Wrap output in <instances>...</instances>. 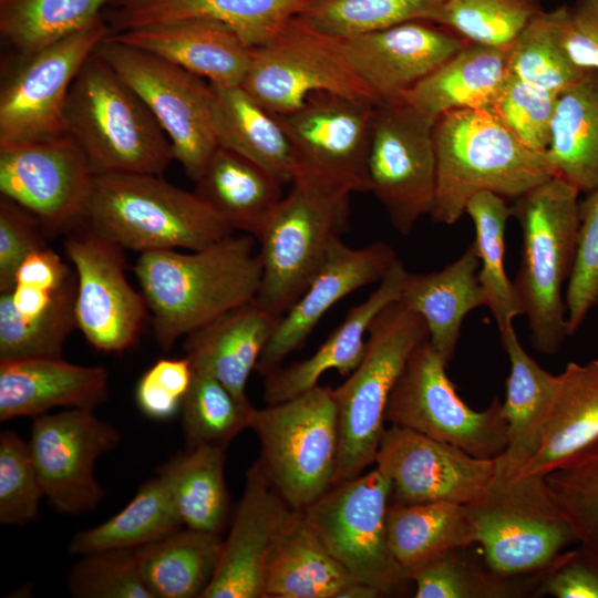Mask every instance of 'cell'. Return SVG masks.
<instances>
[{
	"label": "cell",
	"mask_w": 598,
	"mask_h": 598,
	"mask_svg": "<svg viewBox=\"0 0 598 598\" xmlns=\"http://www.w3.org/2000/svg\"><path fill=\"white\" fill-rule=\"evenodd\" d=\"M447 363L429 339L411 353L385 408V423L453 444L480 458H496L508 445L503 402L471 409L457 394Z\"/></svg>",
	"instance_id": "12"
},
{
	"label": "cell",
	"mask_w": 598,
	"mask_h": 598,
	"mask_svg": "<svg viewBox=\"0 0 598 598\" xmlns=\"http://www.w3.org/2000/svg\"><path fill=\"white\" fill-rule=\"evenodd\" d=\"M465 507L484 561L503 576L543 571L578 544L545 476L495 475L487 491Z\"/></svg>",
	"instance_id": "8"
},
{
	"label": "cell",
	"mask_w": 598,
	"mask_h": 598,
	"mask_svg": "<svg viewBox=\"0 0 598 598\" xmlns=\"http://www.w3.org/2000/svg\"><path fill=\"white\" fill-rule=\"evenodd\" d=\"M374 464L391 482L393 504L401 505H466L487 491L496 470L495 458L475 457L453 444L391 424L382 433Z\"/></svg>",
	"instance_id": "20"
},
{
	"label": "cell",
	"mask_w": 598,
	"mask_h": 598,
	"mask_svg": "<svg viewBox=\"0 0 598 598\" xmlns=\"http://www.w3.org/2000/svg\"><path fill=\"white\" fill-rule=\"evenodd\" d=\"M382 596V592L378 588L367 582L354 580L338 595V598H377Z\"/></svg>",
	"instance_id": "58"
},
{
	"label": "cell",
	"mask_w": 598,
	"mask_h": 598,
	"mask_svg": "<svg viewBox=\"0 0 598 598\" xmlns=\"http://www.w3.org/2000/svg\"><path fill=\"white\" fill-rule=\"evenodd\" d=\"M352 68L378 102L402 100L468 42L427 20H411L342 40Z\"/></svg>",
	"instance_id": "21"
},
{
	"label": "cell",
	"mask_w": 598,
	"mask_h": 598,
	"mask_svg": "<svg viewBox=\"0 0 598 598\" xmlns=\"http://www.w3.org/2000/svg\"><path fill=\"white\" fill-rule=\"evenodd\" d=\"M436 188L431 218L453 225L468 200L489 192L516 199L553 177L545 154L525 147L488 110H457L433 126Z\"/></svg>",
	"instance_id": "2"
},
{
	"label": "cell",
	"mask_w": 598,
	"mask_h": 598,
	"mask_svg": "<svg viewBox=\"0 0 598 598\" xmlns=\"http://www.w3.org/2000/svg\"><path fill=\"white\" fill-rule=\"evenodd\" d=\"M109 398L103 367L79 365L61 358L0 362V420L47 413L53 408L94 410Z\"/></svg>",
	"instance_id": "27"
},
{
	"label": "cell",
	"mask_w": 598,
	"mask_h": 598,
	"mask_svg": "<svg viewBox=\"0 0 598 598\" xmlns=\"http://www.w3.org/2000/svg\"><path fill=\"white\" fill-rule=\"evenodd\" d=\"M453 549L409 575L416 598H515L536 594L540 582L539 571L509 577L482 566L467 549Z\"/></svg>",
	"instance_id": "43"
},
{
	"label": "cell",
	"mask_w": 598,
	"mask_h": 598,
	"mask_svg": "<svg viewBox=\"0 0 598 598\" xmlns=\"http://www.w3.org/2000/svg\"><path fill=\"white\" fill-rule=\"evenodd\" d=\"M68 587L78 598H154L143 579L136 548L83 555L69 573Z\"/></svg>",
	"instance_id": "50"
},
{
	"label": "cell",
	"mask_w": 598,
	"mask_h": 598,
	"mask_svg": "<svg viewBox=\"0 0 598 598\" xmlns=\"http://www.w3.org/2000/svg\"><path fill=\"white\" fill-rule=\"evenodd\" d=\"M64 123L94 176H161L174 159L171 141L154 115L95 50L70 87Z\"/></svg>",
	"instance_id": "5"
},
{
	"label": "cell",
	"mask_w": 598,
	"mask_h": 598,
	"mask_svg": "<svg viewBox=\"0 0 598 598\" xmlns=\"http://www.w3.org/2000/svg\"><path fill=\"white\" fill-rule=\"evenodd\" d=\"M564 44L577 66L598 71V0H575L568 6Z\"/></svg>",
	"instance_id": "57"
},
{
	"label": "cell",
	"mask_w": 598,
	"mask_h": 598,
	"mask_svg": "<svg viewBox=\"0 0 598 598\" xmlns=\"http://www.w3.org/2000/svg\"><path fill=\"white\" fill-rule=\"evenodd\" d=\"M313 0H113L102 12L110 34L187 19L223 23L258 48Z\"/></svg>",
	"instance_id": "24"
},
{
	"label": "cell",
	"mask_w": 598,
	"mask_h": 598,
	"mask_svg": "<svg viewBox=\"0 0 598 598\" xmlns=\"http://www.w3.org/2000/svg\"><path fill=\"white\" fill-rule=\"evenodd\" d=\"M579 194L553 176L511 206L522 230L514 286L528 320L532 344L543 354L558 352L569 336L563 288L576 260Z\"/></svg>",
	"instance_id": "4"
},
{
	"label": "cell",
	"mask_w": 598,
	"mask_h": 598,
	"mask_svg": "<svg viewBox=\"0 0 598 598\" xmlns=\"http://www.w3.org/2000/svg\"><path fill=\"white\" fill-rule=\"evenodd\" d=\"M195 184V193L233 230H241L255 238L283 197V186L268 172L219 145Z\"/></svg>",
	"instance_id": "36"
},
{
	"label": "cell",
	"mask_w": 598,
	"mask_h": 598,
	"mask_svg": "<svg viewBox=\"0 0 598 598\" xmlns=\"http://www.w3.org/2000/svg\"><path fill=\"white\" fill-rule=\"evenodd\" d=\"M508 74V49L468 42L402 100L433 122L452 111L488 110Z\"/></svg>",
	"instance_id": "33"
},
{
	"label": "cell",
	"mask_w": 598,
	"mask_h": 598,
	"mask_svg": "<svg viewBox=\"0 0 598 598\" xmlns=\"http://www.w3.org/2000/svg\"><path fill=\"white\" fill-rule=\"evenodd\" d=\"M598 598V561L579 545L544 570L537 596Z\"/></svg>",
	"instance_id": "56"
},
{
	"label": "cell",
	"mask_w": 598,
	"mask_h": 598,
	"mask_svg": "<svg viewBox=\"0 0 598 598\" xmlns=\"http://www.w3.org/2000/svg\"><path fill=\"white\" fill-rule=\"evenodd\" d=\"M465 213L475 227L474 243L481 262L478 280L484 305L502 332L513 327L517 316L524 315L514 282L505 270V230L508 218L513 216L512 207L502 196L481 192L468 200Z\"/></svg>",
	"instance_id": "42"
},
{
	"label": "cell",
	"mask_w": 598,
	"mask_h": 598,
	"mask_svg": "<svg viewBox=\"0 0 598 598\" xmlns=\"http://www.w3.org/2000/svg\"><path fill=\"white\" fill-rule=\"evenodd\" d=\"M78 225L140 254L199 250L233 233L195 192L135 173L95 175Z\"/></svg>",
	"instance_id": "3"
},
{
	"label": "cell",
	"mask_w": 598,
	"mask_h": 598,
	"mask_svg": "<svg viewBox=\"0 0 598 598\" xmlns=\"http://www.w3.org/2000/svg\"><path fill=\"white\" fill-rule=\"evenodd\" d=\"M568 4L543 11L508 48V70L518 79L557 95L574 85L588 70L577 66L564 44Z\"/></svg>",
	"instance_id": "44"
},
{
	"label": "cell",
	"mask_w": 598,
	"mask_h": 598,
	"mask_svg": "<svg viewBox=\"0 0 598 598\" xmlns=\"http://www.w3.org/2000/svg\"><path fill=\"white\" fill-rule=\"evenodd\" d=\"M408 271L398 259L370 296L351 307L343 321L309 358L288 367H279L265 375L264 400L268 404L286 401L318 385L329 370L349 377L360 364L369 327L377 315L401 297Z\"/></svg>",
	"instance_id": "26"
},
{
	"label": "cell",
	"mask_w": 598,
	"mask_h": 598,
	"mask_svg": "<svg viewBox=\"0 0 598 598\" xmlns=\"http://www.w3.org/2000/svg\"><path fill=\"white\" fill-rule=\"evenodd\" d=\"M110 34L101 16L87 27L24 55L0 91V144L65 133L70 87Z\"/></svg>",
	"instance_id": "17"
},
{
	"label": "cell",
	"mask_w": 598,
	"mask_h": 598,
	"mask_svg": "<svg viewBox=\"0 0 598 598\" xmlns=\"http://www.w3.org/2000/svg\"><path fill=\"white\" fill-rule=\"evenodd\" d=\"M43 488L29 442L11 430L0 434V523L22 526L39 513Z\"/></svg>",
	"instance_id": "52"
},
{
	"label": "cell",
	"mask_w": 598,
	"mask_h": 598,
	"mask_svg": "<svg viewBox=\"0 0 598 598\" xmlns=\"http://www.w3.org/2000/svg\"><path fill=\"white\" fill-rule=\"evenodd\" d=\"M254 239L248 234L230 235L192 252L140 255L134 275L163 350L256 297L261 264Z\"/></svg>",
	"instance_id": "1"
},
{
	"label": "cell",
	"mask_w": 598,
	"mask_h": 598,
	"mask_svg": "<svg viewBox=\"0 0 598 598\" xmlns=\"http://www.w3.org/2000/svg\"><path fill=\"white\" fill-rule=\"evenodd\" d=\"M386 533L390 549L408 578L431 560L475 544L465 505L451 502L391 503L386 513Z\"/></svg>",
	"instance_id": "39"
},
{
	"label": "cell",
	"mask_w": 598,
	"mask_h": 598,
	"mask_svg": "<svg viewBox=\"0 0 598 598\" xmlns=\"http://www.w3.org/2000/svg\"><path fill=\"white\" fill-rule=\"evenodd\" d=\"M219 534L187 527L136 547L143 579L154 598L203 596L215 574Z\"/></svg>",
	"instance_id": "38"
},
{
	"label": "cell",
	"mask_w": 598,
	"mask_h": 598,
	"mask_svg": "<svg viewBox=\"0 0 598 598\" xmlns=\"http://www.w3.org/2000/svg\"><path fill=\"white\" fill-rule=\"evenodd\" d=\"M578 545L598 561V454L545 476Z\"/></svg>",
	"instance_id": "51"
},
{
	"label": "cell",
	"mask_w": 598,
	"mask_h": 598,
	"mask_svg": "<svg viewBox=\"0 0 598 598\" xmlns=\"http://www.w3.org/2000/svg\"><path fill=\"white\" fill-rule=\"evenodd\" d=\"M241 86L277 115L298 109L319 92L379 103L352 68L342 40L315 30L298 17L254 49Z\"/></svg>",
	"instance_id": "14"
},
{
	"label": "cell",
	"mask_w": 598,
	"mask_h": 598,
	"mask_svg": "<svg viewBox=\"0 0 598 598\" xmlns=\"http://www.w3.org/2000/svg\"><path fill=\"white\" fill-rule=\"evenodd\" d=\"M249 429L259 440L255 462L280 497L303 511L333 486L339 454L333 389H312L262 409L252 408Z\"/></svg>",
	"instance_id": "7"
},
{
	"label": "cell",
	"mask_w": 598,
	"mask_h": 598,
	"mask_svg": "<svg viewBox=\"0 0 598 598\" xmlns=\"http://www.w3.org/2000/svg\"><path fill=\"white\" fill-rule=\"evenodd\" d=\"M396 260L395 250L384 241L352 248L337 239L305 292L279 319L255 370L265 377L279 368L332 306L362 287L380 282Z\"/></svg>",
	"instance_id": "23"
},
{
	"label": "cell",
	"mask_w": 598,
	"mask_h": 598,
	"mask_svg": "<svg viewBox=\"0 0 598 598\" xmlns=\"http://www.w3.org/2000/svg\"><path fill=\"white\" fill-rule=\"evenodd\" d=\"M41 221L17 203L0 199V292L9 290L18 268L32 252L47 247Z\"/></svg>",
	"instance_id": "55"
},
{
	"label": "cell",
	"mask_w": 598,
	"mask_h": 598,
	"mask_svg": "<svg viewBox=\"0 0 598 598\" xmlns=\"http://www.w3.org/2000/svg\"><path fill=\"white\" fill-rule=\"evenodd\" d=\"M350 228V195L315 196L292 186L266 218L256 239L261 280L255 301L282 317Z\"/></svg>",
	"instance_id": "10"
},
{
	"label": "cell",
	"mask_w": 598,
	"mask_h": 598,
	"mask_svg": "<svg viewBox=\"0 0 598 598\" xmlns=\"http://www.w3.org/2000/svg\"><path fill=\"white\" fill-rule=\"evenodd\" d=\"M538 445L517 476H546L598 454V360L569 362Z\"/></svg>",
	"instance_id": "28"
},
{
	"label": "cell",
	"mask_w": 598,
	"mask_h": 598,
	"mask_svg": "<svg viewBox=\"0 0 598 598\" xmlns=\"http://www.w3.org/2000/svg\"><path fill=\"white\" fill-rule=\"evenodd\" d=\"M76 276L60 286L16 281L0 292V362L61 358L76 328Z\"/></svg>",
	"instance_id": "29"
},
{
	"label": "cell",
	"mask_w": 598,
	"mask_h": 598,
	"mask_svg": "<svg viewBox=\"0 0 598 598\" xmlns=\"http://www.w3.org/2000/svg\"><path fill=\"white\" fill-rule=\"evenodd\" d=\"M113 0H0V32L22 56L91 24Z\"/></svg>",
	"instance_id": "45"
},
{
	"label": "cell",
	"mask_w": 598,
	"mask_h": 598,
	"mask_svg": "<svg viewBox=\"0 0 598 598\" xmlns=\"http://www.w3.org/2000/svg\"><path fill=\"white\" fill-rule=\"evenodd\" d=\"M225 461L226 447L200 445L157 468L184 527L216 534L224 528L230 511Z\"/></svg>",
	"instance_id": "40"
},
{
	"label": "cell",
	"mask_w": 598,
	"mask_h": 598,
	"mask_svg": "<svg viewBox=\"0 0 598 598\" xmlns=\"http://www.w3.org/2000/svg\"><path fill=\"white\" fill-rule=\"evenodd\" d=\"M193 365L184 358L157 360L137 382L135 400L137 408L147 417L167 420L181 410L192 380Z\"/></svg>",
	"instance_id": "54"
},
{
	"label": "cell",
	"mask_w": 598,
	"mask_h": 598,
	"mask_svg": "<svg viewBox=\"0 0 598 598\" xmlns=\"http://www.w3.org/2000/svg\"><path fill=\"white\" fill-rule=\"evenodd\" d=\"M432 120L403 100L374 107L368 161L370 193L400 234L430 215L436 188Z\"/></svg>",
	"instance_id": "15"
},
{
	"label": "cell",
	"mask_w": 598,
	"mask_h": 598,
	"mask_svg": "<svg viewBox=\"0 0 598 598\" xmlns=\"http://www.w3.org/2000/svg\"><path fill=\"white\" fill-rule=\"evenodd\" d=\"M93 177L66 132L0 144L1 195L33 214L48 234L79 224Z\"/></svg>",
	"instance_id": "16"
},
{
	"label": "cell",
	"mask_w": 598,
	"mask_h": 598,
	"mask_svg": "<svg viewBox=\"0 0 598 598\" xmlns=\"http://www.w3.org/2000/svg\"><path fill=\"white\" fill-rule=\"evenodd\" d=\"M210 85L218 145L257 164L282 186L292 184L293 154L279 116L257 102L241 85Z\"/></svg>",
	"instance_id": "34"
},
{
	"label": "cell",
	"mask_w": 598,
	"mask_h": 598,
	"mask_svg": "<svg viewBox=\"0 0 598 598\" xmlns=\"http://www.w3.org/2000/svg\"><path fill=\"white\" fill-rule=\"evenodd\" d=\"M499 333L511 364L503 402L508 445L495 458V475L513 477L538 445L558 389L559 377L543 369L525 351L514 327Z\"/></svg>",
	"instance_id": "32"
},
{
	"label": "cell",
	"mask_w": 598,
	"mask_h": 598,
	"mask_svg": "<svg viewBox=\"0 0 598 598\" xmlns=\"http://www.w3.org/2000/svg\"><path fill=\"white\" fill-rule=\"evenodd\" d=\"M480 257L475 243L452 264L427 274L408 272L400 301L420 315L429 341L448 363L455 353L463 320L485 306L478 280Z\"/></svg>",
	"instance_id": "31"
},
{
	"label": "cell",
	"mask_w": 598,
	"mask_h": 598,
	"mask_svg": "<svg viewBox=\"0 0 598 598\" xmlns=\"http://www.w3.org/2000/svg\"><path fill=\"white\" fill-rule=\"evenodd\" d=\"M123 250L83 225L69 230L64 240L76 276V328L93 348L106 353L136 343L147 311L142 292L126 279Z\"/></svg>",
	"instance_id": "18"
},
{
	"label": "cell",
	"mask_w": 598,
	"mask_h": 598,
	"mask_svg": "<svg viewBox=\"0 0 598 598\" xmlns=\"http://www.w3.org/2000/svg\"><path fill=\"white\" fill-rule=\"evenodd\" d=\"M95 53L147 106L171 141L174 159L195 182L218 146L210 83L110 34Z\"/></svg>",
	"instance_id": "11"
},
{
	"label": "cell",
	"mask_w": 598,
	"mask_h": 598,
	"mask_svg": "<svg viewBox=\"0 0 598 598\" xmlns=\"http://www.w3.org/2000/svg\"><path fill=\"white\" fill-rule=\"evenodd\" d=\"M93 411L68 409L33 417L31 455L44 497L63 515L93 511L104 497L95 463L118 445L121 435Z\"/></svg>",
	"instance_id": "19"
},
{
	"label": "cell",
	"mask_w": 598,
	"mask_h": 598,
	"mask_svg": "<svg viewBox=\"0 0 598 598\" xmlns=\"http://www.w3.org/2000/svg\"><path fill=\"white\" fill-rule=\"evenodd\" d=\"M392 486L378 468L334 484L303 515L328 551L359 581L383 596L411 580L393 556L386 533Z\"/></svg>",
	"instance_id": "13"
},
{
	"label": "cell",
	"mask_w": 598,
	"mask_h": 598,
	"mask_svg": "<svg viewBox=\"0 0 598 598\" xmlns=\"http://www.w3.org/2000/svg\"><path fill=\"white\" fill-rule=\"evenodd\" d=\"M355 579L328 551L302 511H293L274 546L264 598H338Z\"/></svg>",
	"instance_id": "35"
},
{
	"label": "cell",
	"mask_w": 598,
	"mask_h": 598,
	"mask_svg": "<svg viewBox=\"0 0 598 598\" xmlns=\"http://www.w3.org/2000/svg\"><path fill=\"white\" fill-rule=\"evenodd\" d=\"M293 511L254 463L202 598H264L274 546Z\"/></svg>",
	"instance_id": "22"
},
{
	"label": "cell",
	"mask_w": 598,
	"mask_h": 598,
	"mask_svg": "<svg viewBox=\"0 0 598 598\" xmlns=\"http://www.w3.org/2000/svg\"><path fill=\"white\" fill-rule=\"evenodd\" d=\"M557 96L509 73L488 111L525 147L545 154Z\"/></svg>",
	"instance_id": "49"
},
{
	"label": "cell",
	"mask_w": 598,
	"mask_h": 598,
	"mask_svg": "<svg viewBox=\"0 0 598 598\" xmlns=\"http://www.w3.org/2000/svg\"><path fill=\"white\" fill-rule=\"evenodd\" d=\"M445 0H313L297 17L346 40L411 20L436 22Z\"/></svg>",
	"instance_id": "46"
},
{
	"label": "cell",
	"mask_w": 598,
	"mask_h": 598,
	"mask_svg": "<svg viewBox=\"0 0 598 598\" xmlns=\"http://www.w3.org/2000/svg\"><path fill=\"white\" fill-rule=\"evenodd\" d=\"M280 318L252 299L186 336L185 355L193 370L213 375L238 399L248 400L249 374Z\"/></svg>",
	"instance_id": "30"
},
{
	"label": "cell",
	"mask_w": 598,
	"mask_h": 598,
	"mask_svg": "<svg viewBox=\"0 0 598 598\" xmlns=\"http://www.w3.org/2000/svg\"><path fill=\"white\" fill-rule=\"evenodd\" d=\"M579 217L576 260L565 295L569 336L598 307V188L579 202Z\"/></svg>",
	"instance_id": "53"
},
{
	"label": "cell",
	"mask_w": 598,
	"mask_h": 598,
	"mask_svg": "<svg viewBox=\"0 0 598 598\" xmlns=\"http://www.w3.org/2000/svg\"><path fill=\"white\" fill-rule=\"evenodd\" d=\"M377 104L319 92L278 115L292 148V186L315 196L370 193L368 161Z\"/></svg>",
	"instance_id": "9"
},
{
	"label": "cell",
	"mask_w": 598,
	"mask_h": 598,
	"mask_svg": "<svg viewBox=\"0 0 598 598\" xmlns=\"http://www.w3.org/2000/svg\"><path fill=\"white\" fill-rule=\"evenodd\" d=\"M184 527L172 496L159 476L145 482L132 501L117 514L73 536L72 555L136 548Z\"/></svg>",
	"instance_id": "41"
},
{
	"label": "cell",
	"mask_w": 598,
	"mask_h": 598,
	"mask_svg": "<svg viewBox=\"0 0 598 598\" xmlns=\"http://www.w3.org/2000/svg\"><path fill=\"white\" fill-rule=\"evenodd\" d=\"M110 35L221 86L241 85L254 53V48L229 27L204 19L154 24Z\"/></svg>",
	"instance_id": "25"
},
{
	"label": "cell",
	"mask_w": 598,
	"mask_h": 598,
	"mask_svg": "<svg viewBox=\"0 0 598 598\" xmlns=\"http://www.w3.org/2000/svg\"><path fill=\"white\" fill-rule=\"evenodd\" d=\"M543 11L542 0H445L435 23L466 42L508 49Z\"/></svg>",
	"instance_id": "48"
},
{
	"label": "cell",
	"mask_w": 598,
	"mask_h": 598,
	"mask_svg": "<svg viewBox=\"0 0 598 598\" xmlns=\"http://www.w3.org/2000/svg\"><path fill=\"white\" fill-rule=\"evenodd\" d=\"M249 400L238 399L213 375L195 371L181 405L187 448L200 445L226 447L249 425Z\"/></svg>",
	"instance_id": "47"
},
{
	"label": "cell",
	"mask_w": 598,
	"mask_h": 598,
	"mask_svg": "<svg viewBox=\"0 0 598 598\" xmlns=\"http://www.w3.org/2000/svg\"><path fill=\"white\" fill-rule=\"evenodd\" d=\"M368 334L360 364L333 389L339 425L333 485L361 475L374 464L390 393L411 353L429 339L424 319L400 300L377 315Z\"/></svg>",
	"instance_id": "6"
},
{
	"label": "cell",
	"mask_w": 598,
	"mask_h": 598,
	"mask_svg": "<svg viewBox=\"0 0 598 598\" xmlns=\"http://www.w3.org/2000/svg\"><path fill=\"white\" fill-rule=\"evenodd\" d=\"M545 155L553 175L579 193L598 188V71H586L557 96Z\"/></svg>",
	"instance_id": "37"
}]
</instances>
